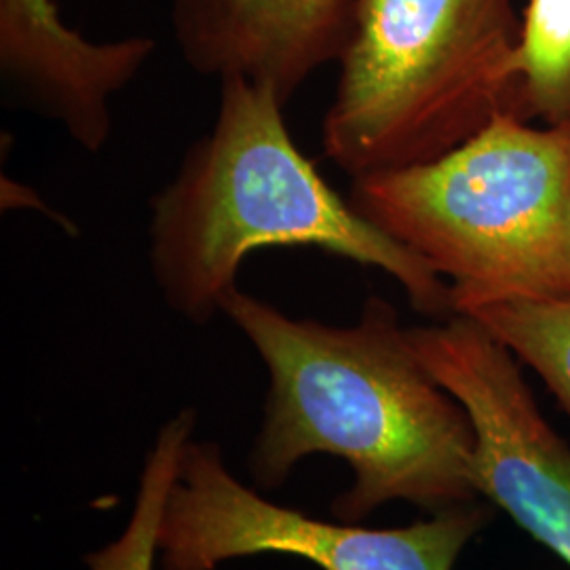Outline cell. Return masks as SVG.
Here are the masks:
<instances>
[{
  "mask_svg": "<svg viewBox=\"0 0 570 570\" xmlns=\"http://www.w3.org/2000/svg\"><path fill=\"white\" fill-rule=\"evenodd\" d=\"M348 202L450 279L454 315L570 294V121L503 108L433 161L353 180Z\"/></svg>",
  "mask_w": 570,
  "mask_h": 570,
  "instance_id": "obj_3",
  "label": "cell"
},
{
  "mask_svg": "<svg viewBox=\"0 0 570 570\" xmlns=\"http://www.w3.org/2000/svg\"><path fill=\"white\" fill-rule=\"evenodd\" d=\"M515 85L530 115L570 121V0H529L520 26Z\"/></svg>",
  "mask_w": 570,
  "mask_h": 570,
  "instance_id": "obj_10",
  "label": "cell"
},
{
  "mask_svg": "<svg viewBox=\"0 0 570 570\" xmlns=\"http://www.w3.org/2000/svg\"><path fill=\"white\" fill-rule=\"evenodd\" d=\"M155 51L148 37L94 42L68 28L53 0H0V70L9 89L87 153L112 131V98Z\"/></svg>",
  "mask_w": 570,
  "mask_h": 570,
  "instance_id": "obj_8",
  "label": "cell"
},
{
  "mask_svg": "<svg viewBox=\"0 0 570 570\" xmlns=\"http://www.w3.org/2000/svg\"><path fill=\"white\" fill-rule=\"evenodd\" d=\"M195 412L183 410L159 433L146 459L136 508L121 537L85 558L87 570H155L159 537L171 487L180 471L184 449L195 429Z\"/></svg>",
  "mask_w": 570,
  "mask_h": 570,
  "instance_id": "obj_9",
  "label": "cell"
},
{
  "mask_svg": "<svg viewBox=\"0 0 570 570\" xmlns=\"http://www.w3.org/2000/svg\"><path fill=\"white\" fill-rule=\"evenodd\" d=\"M220 311L271 376L249 459L261 487H282L308 454H332L355 473L353 489L332 503L345 522L391 501L429 513L475 501L469 414L431 376L389 303L370 298L355 326H326L287 317L235 285Z\"/></svg>",
  "mask_w": 570,
  "mask_h": 570,
  "instance_id": "obj_1",
  "label": "cell"
},
{
  "mask_svg": "<svg viewBox=\"0 0 570 570\" xmlns=\"http://www.w3.org/2000/svg\"><path fill=\"white\" fill-rule=\"evenodd\" d=\"M492 511L465 503L402 529L326 522L263 499L225 468L214 442H188L159 537L164 570H216L226 560L282 553L322 570H452Z\"/></svg>",
  "mask_w": 570,
  "mask_h": 570,
  "instance_id": "obj_5",
  "label": "cell"
},
{
  "mask_svg": "<svg viewBox=\"0 0 570 570\" xmlns=\"http://www.w3.org/2000/svg\"><path fill=\"white\" fill-rule=\"evenodd\" d=\"M511 0H355L326 157L353 180L428 164L511 108Z\"/></svg>",
  "mask_w": 570,
  "mask_h": 570,
  "instance_id": "obj_4",
  "label": "cell"
},
{
  "mask_svg": "<svg viewBox=\"0 0 570 570\" xmlns=\"http://www.w3.org/2000/svg\"><path fill=\"white\" fill-rule=\"evenodd\" d=\"M469 317L532 367L570 416V294L484 306Z\"/></svg>",
  "mask_w": 570,
  "mask_h": 570,
  "instance_id": "obj_11",
  "label": "cell"
},
{
  "mask_svg": "<svg viewBox=\"0 0 570 570\" xmlns=\"http://www.w3.org/2000/svg\"><path fill=\"white\" fill-rule=\"evenodd\" d=\"M431 376L475 433L473 487L570 569V449L537 406L515 355L469 315L412 327Z\"/></svg>",
  "mask_w": 570,
  "mask_h": 570,
  "instance_id": "obj_6",
  "label": "cell"
},
{
  "mask_svg": "<svg viewBox=\"0 0 570 570\" xmlns=\"http://www.w3.org/2000/svg\"><path fill=\"white\" fill-rule=\"evenodd\" d=\"M355 0H171V30L202 77L271 87L287 104L341 60Z\"/></svg>",
  "mask_w": 570,
  "mask_h": 570,
  "instance_id": "obj_7",
  "label": "cell"
},
{
  "mask_svg": "<svg viewBox=\"0 0 570 570\" xmlns=\"http://www.w3.org/2000/svg\"><path fill=\"white\" fill-rule=\"evenodd\" d=\"M285 104L244 79L220 82L214 127L153 199L150 268L167 305L207 322L265 247H317L385 271L410 305L452 317L450 285L343 199L294 144Z\"/></svg>",
  "mask_w": 570,
  "mask_h": 570,
  "instance_id": "obj_2",
  "label": "cell"
}]
</instances>
